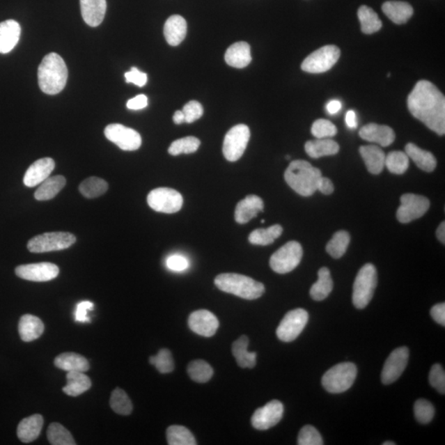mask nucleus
<instances>
[{
	"mask_svg": "<svg viewBox=\"0 0 445 445\" xmlns=\"http://www.w3.org/2000/svg\"><path fill=\"white\" fill-rule=\"evenodd\" d=\"M407 107L415 118L439 136L445 134V97L430 81L421 80L407 98Z\"/></svg>",
	"mask_w": 445,
	"mask_h": 445,
	"instance_id": "obj_1",
	"label": "nucleus"
},
{
	"mask_svg": "<svg viewBox=\"0 0 445 445\" xmlns=\"http://www.w3.org/2000/svg\"><path fill=\"white\" fill-rule=\"evenodd\" d=\"M68 79V69L64 60L56 53L44 57L38 68V84L42 91L55 95L65 88Z\"/></svg>",
	"mask_w": 445,
	"mask_h": 445,
	"instance_id": "obj_2",
	"label": "nucleus"
},
{
	"mask_svg": "<svg viewBox=\"0 0 445 445\" xmlns=\"http://www.w3.org/2000/svg\"><path fill=\"white\" fill-rule=\"evenodd\" d=\"M322 175L321 171L304 160L291 162L285 173L288 185L302 196H310L318 191V184Z\"/></svg>",
	"mask_w": 445,
	"mask_h": 445,
	"instance_id": "obj_3",
	"label": "nucleus"
},
{
	"mask_svg": "<svg viewBox=\"0 0 445 445\" xmlns=\"http://www.w3.org/2000/svg\"><path fill=\"white\" fill-rule=\"evenodd\" d=\"M214 284L220 290L249 300L257 299L265 293L263 283L236 273L220 274Z\"/></svg>",
	"mask_w": 445,
	"mask_h": 445,
	"instance_id": "obj_4",
	"label": "nucleus"
},
{
	"mask_svg": "<svg viewBox=\"0 0 445 445\" xmlns=\"http://www.w3.org/2000/svg\"><path fill=\"white\" fill-rule=\"evenodd\" d=\"M357 376V368L354 364L340 363L325 373L322 384L328 393H341L352 388Z\"/></svg>",
	"mask_w": 445,
	"mask_h": 445,
	"instance_id": "obj_5",
	"label": "nucleus"
},
{
	"mask_svg": "<svg viewBox=\"0 0 445 445\" xmlns=\"http://www.w3.org/2000/svg\"><path fill=\"white\" fill-rule=\"evenodd\" d=\"M377 282V270L374 265L368 263L359 270L353 286L354 307L359 309L367 307L374 296Z\"/></svg>",
	"mask_w": 445,
	"mask_h": 445,
	"instance_id": "obj_6",
	"label": "nucleus"
},
{
	"mask_svg": "<svg viewBox=\"0 0 445 445\" xmlns=\"http://www.w3.org/2000/svg\"><path fill=\"white\" fill-rule=\"evenodd\" d=\"M75 242L76 237L70 233H46L31 238L28 249L34 253H48L69 249Z\"/></svg>",
	"mask_w": 445,
	"mask_h": 445,
	"instance_id": "obj_7",
	"label": "nucleus"
},
{
	"mask_svg": "<svg viewBox=\"0 0 445 445\" xmlns=\"http://www.w3.org/2000/svg\"><path fill=\"white\" fill-rule=\"evenodd\" d=\"M302 258V246L298 242H288L272 256L270 266L278 274L289 273L299 266Z\"/></svg>",
	"mask_w": 445,
	"mask_h": 445,
	"instance_id": "obj_8",
	"label": "nucleus"
},
{
	"mask_svg": "<svg viewBox=\"0 0 445 445\" xmlns=\"http://www.w3.org/2000/svg\"><path fill=\"white\" fill-rule=\"evenodd\" d=\"M340 56V49L334 45H328L310 54L303 61L301 68L308 73H325L336 64Z\"/></svg>",
	"mask_w": 445,
	"mask_h": 445,
	"instance_id": "obj_9",
	"label": "nucleus"
},
{
	"mask_svg": "<svg viewBox=\"0 0 445 445\" xmlns=\"http://www.w3.org/2000/svg\"><path fill=\"white\" fill-rule=\"evenodd\" d=\"M147 201L153 210L165 214L178 212L183 205L182 195L174 189L167 187L154 189L148 195Z\"/></svg>",
	"mask_w": 445,
	"mask_h": 445,
	"instance_id": "obj_10",
	"label": "nucleus"
},
{
	"mask_svg": "<svg viewBox=\"0 0 445 445\" xmlns=\"http://www.w3.org/2000/svg\"><path fill=\"white\" fill-rule=\"evenodd\" d=\"M250 130L247 125L240 124L228 130L224 137L223 154L229 162H236L244 154L250 139Z\"/></svg>",
	"mask_w": 445,
	"mask_h": 445,
	"instance_id": "obj_11",
	"label": "nucleus"
},
{
	"mask_svg": "<svg viewBox=\"0 0 445 445\" xmlns=\"http://www.w3.org/2000/svg\"><path fill=\"white\" fill-rule=\"evenodd\" d=\"M309 321V313L306 310L297 309L286 313L277 327L278 338L284 343H291L298 337Z\"/></svg>",
	"mask_w": 445,
	"mask_h": 445,
	"instance_id": "obj_12",
	"label": "nucleus"
},
{
	"mask_svg": "<svg viewBox=\"0 0 445 445\" xmlns=\"http://www.w3.org/2000/svg\"><path fill=\"white\" fill-rule=\"evenodd\" d=\"M105 136L125 151L137 150L141 146L142 139L136 130L120 124H111L104 130Z\"/></svg>",
	"mask_w": 445,
	"mask_h": 445,
	"instance_id": "obj_13",
	"label": "nucleus"
},
{
	"mask_svg": "<svg viewBox=\"0 0 445 445\" xmlns=\"http://www.w3.org/2000/svg\"><path fill=\"white\" fill-rule=\"evenodd\" d=\"M430 208V201L423 196L405 194L401 197V205L397 211L399 222L407 224L419 219Z\"/></svg>",
	"mask_w": 445,
	"mask_h": 445,
	"instance_id": "obj_14",
	"label": "nucleus"
},
{
	"mask_svg": "<svg viewBox=\"0 0 445 445\" xmlns=\"http://www.w3.org/2000/svg\"><path fill=\"white\" fill-rule=\"evenodd\" d=\"M284 414V406L282 403L273 400L263 407L256 410L251 417V425L255 429L266 430L276 426Z\"/></svg>",
	"mask_w": 445,
	"mask_h": 445,
	"instance_id": "obj_15",
	"label": "nucleus"
},
{
	"mask_svg": "<svg viewBox=\"0 0 445 445\" xmlns=\"http://www.w3.org/2000/svg\"><path fill=\"white\" fill-rule=\"evenodd\" d=\"M409 359V350L405 346L395 349L385 361L382 370L381 380L384 384L394 383L403 375L407 368Z\"/></svg>",
	"mask_w": 445,
	"mask_h": 445,
	"instance_id": "obj_16",
	"label": "nucleus"
},
{
	"mask_svg": "<svg viewBox=\"0 0 445 445\" xmlns=\"http://www.w3.org/2000/svg\"><path fill=\"white\" fill-rule=\"evenodd\" d=\"M16 275L24 280L34 282H46L59 275L60 270L51 263H40L22 265L15 269Z\"/></svg>",
	"mask_w": 445,
	"mask_h": 445,
	"instance_id": "obj_17",
	"label": "nucleus"
},
{
	"mask_svg": "<svg viewBox=\"0 0 445 445\" xmlns=\"http://www.w3.org/2000/svg\"><path fill=\"white\" fill-rule=\"evenodd\" d=\"M188 326L195 334L210 337L217 334L219 322L214 314L208 310L201 309L191 314L188 318Z\"/></svg>",
	"mask_w": 445,
	"mask_h": 445,
	"instance_id": "obj_18",
	"label": "nucleus"
},
{
	"mask_svg": "<svg viewBox=\"0 0 445 445\" xmlns=\"http://www.w3.org/2000/svg\"><path fill=\"white\" fill-rule=\"evenodd\" d=\"M55 167V161L51 158L40 159L34 162L24 175V185L29 187L39 185L49 177Z\"/></svg>",
	"mask_w": 445,
	"mask_h": 445,
	"instance_id": "obj_19",
	"label": "nucleus"
},
{
	"mask_svg": "<svg viewBox=\"0 0 445 445\" xmlns=\"http://www.w3.org/2000/svg\"><path fill=\"white\" fill-rule=\"evenodd\" d=\"M359 134L365 141L379 143L383 147L392 145L396 138L392 128L388 125L375 123L366 125L359 130Z\"/></svg>",
	"mask_w": 445,
	"mask_h": 445,
	"instance_id": "obj_20",
	"label": "nucleus"
},
{
	"mask_svg": "<svg viewBox=\"0 0 445 445\" xmlns=\"http://www.w3.org/2000/svg\"><path fill=\"white\" fill-rule=\"evenodd\" d=\"M264 202L258 196L250 195L238 202L235 209V220L238 224H246L263 212Z\"/></svg>",
	"mask_w": 445,
	"mask_h": 445,
	"instance_id": "obj_21",
	"label": "nucleus"
},
{
	"mask_svg": "<svg viewBox=\"0 0 445 445\" xmlns=\"http://www.w3.org/2000/svg\"><path fill=\"white\" fill-rule=\"evenodd\" d=\"M80 7L83 19L88 26L95 28L104 19L106 0H80Z\"/></svg>",
	"mask_w": 445,
	"mask_h": 445,
	"instance_id": "obj_22",
	"label": "nucleus"
},
{
	"mask_svg": "<svg viewBox=\"0 0 445 445\" xmlns=\"http://www.w3.org/2000/svg\"><path fill=\"white\" fill-rule=\"evenodd\" d=\"M21 26L15 20L0 22V53L7 54L13 51L19 42Z\"/></svg>",
	"mask_w": 445,
	"mask_h": 445,
	"instance_id": "obj_23",
	"label": "nucleus"
},
{
	"mask_svg": "<svg viewBox=\"0 0 445 445\" xmlns=\"http://www.w3.org/2000/svg\"><path fill=\"white\" fill-rule=\"evenodd\" d=\"M187 31V21L180 15H173L166 21L164 33L170 46L177 47L185 39Z\"/></svg>",
	"mask_w": 445,
	"mask_h": 445,
	"instance_id": "obj_24",
	"label": "nucleus"
},
{
	"mask_svg": "<svg viewBox=\"0 0 445 445\" xmlns=\"http://www.w3.org/2000/svg\"><path fill=\"white\" fill-rule=\"evenodd\" d=\"M43 417L35 414L24 418L17 426V437L24 443H31L38 438L43 427Z\"/></svg>",
	"mask_w": 445,
	"mask_h": 445,
	"instance_id": "obj_25",
	"label": "nucleus"
},
{
	"mask_svg": "<svg viewBox=\"0 0 445 445\" xmlns=\"http://www.w3.org/2000/svg\"><path fill=\"white\" fill-rule=\"evenodd\" d=\"M224 59L227 64L233 68H245L251 61L249 45L244 42L233 44L227 49Z\"/></svg>",
	"mask_w": 445,
	"mask_h": 445,
	"instance_id": "obj_26",
	"label": "nucleus"
},
{
	"mask_svg": "<svg viewBox=\"0 0 445 445\" xmlns=\"http://www.w3.org/2000/svg\"><path fill=\"white\" fill-rule=\"evenodd\" d=\"M45 327L38 317L26 314L20 318L19 331L21 339L25 343L37 340L43 334Z\"/></svg>",
	"mask_w": 445,
	"mask_h": 445,
	"instance_id": "obj_27",
	"label": "nucleus"
},
{
	"mask_svg": "<svg viewBox=\"0 0 445 445\" xmlns=\"http://www.w3.org/2000/svg\"><path fill=\"white\" fill-rule=\"evenodd\" d=\"M384 15L396 24H404L413 15L411 4L402 1H388L382 6Z\"/></svg>",
	"mask_w": 445,
	"mask_h": 445,
	"instance_id": "obj_28",
	"label": "nucleus"
},
{
	"mask_svg": "<svg viewBox=\"0 0 445 445\" xmlns=\"http://www.w3.org/2000/svg\"><path fill=\"white\" fill-rule=\"evenodd\" d=\"M362 159L365 161L368 172L372 174H380L385 166V154L380 147L366 146L359 148Z\"/></svg>",
	"mask_w": 445,
	"mask_h": 445,
	"instance_id": "obj_29",
	"label": "nucleus"
},
{
	"mask_svg": "<svg viewBox=\"0 0 445 445\" xmlns=\"http://www.w3.org/2000/svg\"><path fill=\"white\" fill-rule=\"evenodd\" d=\"M249 344V337L242 336L233 343L232 346L233 357H235L237 365L241 368H253L257 364V354L249 352L247 350Z\"/></svg>",
	"mask_w": 445,
	"mask_h": 445,
	"instance_id": "obj_30",
	"label": "nucleus"
},
{
	"mask_svg": "<svg viewBox=\"0 0 445 445\" xmlns=\"http://www.w3.org/2000/svg\"><path fill=\"white\" fill-rule=\"evenodd\" d=\"M405 153L408 158H411L417 167L425 172H433L437 165L435 156L430 152L422 150L414 143H409L406 146Z\"/></svg>",
	"mask_w": 445,
	"mask_h": 445,
	"instance_id": "obj_31",
	"label": "nucleus"
},
{
	"mask_svg": "<svg viewBox=\"0 0 445 445\" xmlns=\"http://www.w3.org/2000/svg\"><path fill=\"white\" fill-rule=\"evenodd\" d=\"M54 363L57 368L67 372L80 371L84 373L88 371L90 368L89 362L86 358L73 352L59 354Z\"/></svg>",
	"mask_w": 445,
	"mask_h": 445,
	"instance_id": "obj_32",
	"label": "nucleus"
},
{
	"mask_svg": "<svg viewBox=\"0 0 445 445\" xmlns=\"http://www.w3.org/2000/svg\"><path fill=\"white\" fill-rule=\"evenodd\" d=\"M339 150L338 143L329 138L317 139L316 141H310L305 143V151L313 159L335 155Z\"/></svg>",
	"mask_w": 445,
	"mask_h": 445,
	"instance_id": "obj_33",
	"label": "nucleus"
},
{
	"mask_svg": "<svg viewBox=\"0 0 445 445\" xmlns=\"http://www.w3.org/2000/svg\"><path fill=\"white\" fill-rule=\"evenodd\" d=\"M67 384L63 391L71 397H77L91 388V380L84 372L70 371L66 375Z\"/></svg>",
	"mask_w": 445,
	"mask_h": 445,
	"instance_id": "obj_34",
	"label": "nucleus"
},
{
	"mask_svg": "<svg viewBox=\"0 0 445 445\" xmlns=\"http://www.w3.org/2000/svg\"><path fill=\"white\" fill-rule=\"evenodd\" d=\"M65 184L66 179L61 175L49 177L40 183V186L36 191L35 199L40 201L53 199L65 187Z\"/></svg>",
	"mask_w": 445,
	"mask_h": 445,
	"instance_id": "obj_35",
	"label": "nucleus"
},
{
	"mask_svg": "<svg viewBox=\"0 0 445 445\" xmlns=\"http://www.w3.org/2000/svg\"><path fill=\"white\" fill-rule=\"evenodd\" d=\"M334 289V281L329 270L322 267L318 271V280L310 289V295L315 301H322L327 298Z\"/></svg>",
	"mask_w": 445,
	"mask_h": 445,
	"instance_id": "obj_36",
	"label": "nucleus"
},
{
	"mask_svg": "<svg viewBox=\"0 0 445 445\" xmlns=\"http://www.w3.org/2000/svg\"><path fill=\"white\" fill-rule=\"evenodd\" d=\"M358 17L361 22L362 33L373 34L382 29V21L373 8L363 6L359 8Z\"/></svg>",
	"mask_w": 445,
	"mask_h": 445,
	"instance_id": "obj_37",
	"label": "nucleus"
},
{
	"mask_svg": "<svg viewBox=\"0 0 445 445\" xmlns=\"http://www.w3.org/2000/svg\"><path fill=\"white\" fill-rule=\"evenodd\" d=\"M283 228L275 224L267 228H258L250 233L249 240L251 244L267 246L273 244L282 235Z\"/></svg>",
	"mask_w": 445,
	"mask_h": 445,
	"instance_id": "obj_38",
	"label": "nucleus"
},
{
	"mask_svg": "<svg viewBox=\"0 0 445 445\" xmlns=\"http://www.w3.org/2000/svg\"><path fill=\"white\" fill-rule=\"evenodd\" d=\"M79 192L84 197L93 199L105 194L109 184L102 178L91 177L85 179L79 185Z\"/></svg>",
	"mask_w": 445,
	"mask_h": 445,
	"instance_id": "obj_39",
	"label": "nucleus"
},
{
	"mask_svg": "<svg viewBox=\"0 0 445 445\" xmlns=\"http://www.w3.org/2000/svg\"><path fill=\"white\" fill-rule=\"evenodd\" d=\"M167 439L169 445H196L194 435L186 427L171 426L167 430Z\"/></svg>",
	"mask_w": 445,
	"mask_h": 445,
	"instance_id": "obj_40",
	"label": "nucleus"
},
{
	"mask_svg": "<svg viewBox=\"0 0 445 445\" xmlns=\"http://www.w3.org/2000/svg\"><path fill=\"white\" fill-rule=\"evenodd\" d=\"M187 373L193 381L201 384L210 381L214 375L212 367L201 359H197L189 364Z\"/></svg>",
	"mask_w": 445,
	"mask_h": 445,
	"instance_id": "obj_41",
	"label": "nucleus"
},
{
	"mask_svg": "<svg viewBox=\"0 0 445 445\" xmlns=\"http://www.w3.org/2000/svg\"><path fill=\"white\" fill-rule=\"evenodd\" d=\"M350 241V237L348 232H336L327 245V253L334 258H341L348 250Z\"/></svg>",
	"mask_w": 445,
	"mask_h": 445,
	"instance_id": "obj_42",
	"label": "nucleus"
},
{
	"mask_svg": "<svg viewBox=\"0 0 445 445\" xmlns=\"http://www.w3.org/2000/svg\"><path fill=\"white\" fill-rule=\"evenodd\" d=\"M110 406L119 415L128 416L133 411L132 401L123 389H116L111 393Z\"/></svg>",
	"mask_w": 445,
	"mask_h": 445,
	"instance_id": "obj_43",
	"label": "nucleus"
},
{
	"mask_svg": "<svg viewBox=\"0 0 445 445\" xmlns=\"http://www.w3.org/2000/svg\"><path fill=\"white\" fill-rule=\"evenodd\" d=\"M47 439L53 445H75L76 442L70 431L60 423L49 425L47 430Z\"/></svg>",
	"mask_w": 445,
	"mask_h": 445,
	"instance_id": "obj_44",
	"label": "nucleus"
},
{
	"mask_svg": "<svg viewBox=\"0 0 445 445\" xmlns=\"http://www.w3.org/2000/svg\"><path fill=\"white\" fill-rule=\"evenodd\" d=\"M385 166L390 173L403 174L409 167V158L406 153L402 151L390 152L385 157Z\"/></svg>",
	"mask_w": 445,
	"mask_h": 445,
	"instance_id": "obj_45",
	"label": "nucleus"
},
{
	"mask_svg": "<svg viewBox=\"0 0 445 445\" xmlns=\"http://www.w3.org/2000/svg\"><path fill=\"white\" fill-rule=\"evenodd\" d=\"M201 146L199 139L194 136H187L177 139L172 143L169 148L171 155L177 156L181 154H192L197 151Z\"/></svg>",
	"mask_w": 445,
	"mask_h": 445,
	"instance_id": "obj_46",
	"label": "nucleus"
},
{
	"mask_svg": "<svg viewBox=\"0 0 445 445\" xmlns=\"http://www.w3.org/2000/svg\"><path fill=\"white\" fill-rule=\"evenodd\" d=\"M150 363L155 366L161 374H169L174 370V361L170 350L162 349L157 356L150 358Z\"/></svg>",
	"mask_w": 445,
	"mask_h": 445,
	"instance_id": "obj_47",
	"label": "nucleus"
},
{
	"mask_svg": "<svg viewBox=\"0 0 445 445\" xmlns=\"http://www.w3.org/2000/svg\"><path fill=\"white\" fill-rule=\"evenodd\" d=\"M414 413L416 420L421 424H428L435 416V407L426 399H419L415 403Z\"/></svg>",
	"mask_w": 445,
	"mask_h": 445,
	"instance_id": "obj_48",
	"label": "nucleus"
},
{
	"mask_svg": "<svg viewBox=\"0 0 445 445\" xmlns=\"http://www.w3.org/2000/svg\"><path fill=\"white\" fill-rule=\"evenodd\" d=\"M311 132L317 139H327L336 136L337 128L330 120L318 119L314 121Z\"/></svg>",
	"mask_w": 445,
	"mask_h": 445,
	"instance_id": "obj_49",
	"label": "nucleus"
},
{
	"mask_svg": "<svg viewBox=\"0 0 445 445\" xmlns=\"http://www.w3.org/2000/svg\"><path fill=\"white\" fill-rule=\"evenodd\" d=\"M322 435L312 426H305L301 429L298 437L299 445H322Z\"/></svg>",
	"mask_w": 445,
	"mask_h": 445,
	"instance_id": "obj_50",
	"label": "nucleus"
},
{
	"mask_svg": "<svg viewBox=\"0 0 445 445\" xmlns=\"http://www.w3.org/2000/svg\"><path fill=\"white\" fill-rule=\"evenodd\" d=\"M429 381L431 386L438 391L439 393H445V372L442 366L435 364L431 368Z\"/></svg>",
	"mask_w": 445,
	"mask_h": 445,
	"instance_id": "obj_51",
	"label": "nucleus"
},
{
	"mask_svg": "<svg viewBox=\"0 0 445 445\" xmlns=\"http://www.w3.org/2000/svg\"><path fill=\"white\" fill-rule=\"evenodd\" d=\"M182 112L185 116V123H192L203 116L204 109L199 102L191 101L184 106Z\"/></svg>",
	"mask_w": 445,
	"mask_h": 445,
	"instance_id": "obj_52",
	"label": "nucleus"
},
{
	"mask_svg": "<svg viewBox=\"0 0 445 445\" xmlns=\"http://www.w3.org/2000/svg\"><path fill=\"white\" fill-rule=\"evenodd\" d=\"M127 83H132L138 87H143L147 84L148 76L146 73L139 71L136 67H132L130 71L125 74Z\"/></svg>",
	"mask_w": 445,
	"mask_h": 445,
	"instance_id": "obj_53",
	"label": "nucleus"
},
{
	"mask_svg": "<svg viewBox=\"0 0 445 445\" xmlns=\"http://www.w3.org/2000/svg\"><path fill=\"white\" fill-rule=\"evenodd\" d=\"M94 305L90 301H83L80 302L75 311V320L79 322H89L90 318L88 316V312L92 311Z\"/></svg>",
	"mask_w": 445,
	"mask_h": 445,
	"instance_id": "obj_54",
	"label": "nucleus"
},
{
	"mask_svg": "<svg viewBox=\"0 0 445 445\" xmlns=\"http://www.w3.org/2000/svg\"><path fill=\"white\" fill-rule=\"evenodd\" d=\"M167 266L174 272H182L189 267V263L186 258L181 255L171 256L167 260Z\"/></svg>",
	"mask_w": 445,
	"mask_h": 445,
	"instance_id": "obj_55",
	"label": "nucleus"
},
{
	"mask_svg": "<svg viewBox=\"0 0 445 445\" xmlns=\"http://www.w3.org/2000/svg\"><path fill=\"white\" fill-rule=\"evenodd\" d=\"M130 110L138 111L146 109L148 106V97L143 94L130 99L127 104Z\"/></svg>",
	"mask_w": 445,
	"mask_h": 445,
	"instance_id": "obj_56",
	"label": "nucleus"
},
{
	"mask_svg": "<svg viewBox=\"0 0 445 445\" xmlns=\"http://www.w3.org/2000/svg\"><path fill=\"white\" fill-rule=\"evenodd\" d=\"M431 316L439 325L445 326V304L444 303L435 305L430 310Z\"/></svg>",
	"mask_w": 445,
	"mask_h": 445,
	"instance_id": "obj_57",
	"label": "nucleus"
},
{
	"mask_svg": "<svg viewBox=\"0 0 445 445\" xmlns=\"http://www.w3.org/2000/svg\"><path fill=\"white\" fill-rule=\"evenodd\" d=\"M318 191L325 195H331L334 192V183L330 179L322 176L318 184Z\"/></svg>",
	"mask_w": 445,
	"mask_h": 445,
	"instance_id": "obj_58",
	"label": "nucleus"
},
{
	"mask_svg": "<svg viewBox=\"0 0 445 445\" xmlns=\"http://www.w3.org/2000/svg\"><path fill=\"white\" fill-rule=\"evenodd\" d=\"M345 123L350 129H356L358 127L357 116L353 110L348 111L345 115Z\"/></svg>",
	"mask_w": 445,
	"mask_h": 445,
	"instance_id": "obj_59",
	"label": "nucleus"
},
{
	"mask_svg": "<svg viewBox=\"0 0 445 445\" xmlns=\"http://www.w3.org/2000/svg\"><path fill=\"white\" fill-rule=\"evenodd\" d=\"M341 107H343V105H341V102L340 101L332 100L327 103V111L328 114L331 115H335L336 114H338V112L341 109Z\"/></svg>",
	"mask_w": 445,
	"mask_h": 445,
	"instance_id": "obj_60",
	"label": "nucleus"
},
{
	"mask_svg": "<svg viewBox=\"0 0 445 445\" xmlns=\"http://www.w3.org/2000/svg\"><path fill=\"white\" fill-rule=\"evenodd\" d=\"M436 235H437L438 240L444 244L445 242V224L442 222L439 224V226L436 231Z\"/></svg>",
	"mask_w": 445,
	"mask_h": 445,
	"instance_id": "obj_61",
	"label": "nucleus"
},
{
	"mask_svg": "<svg viewBox=\"0 0 445 445\" xmlns=\"http://www.w3.org/2000/svg\"><path fill=\"white\" fill-rule=\"evenodd\" d=\"M173 121L175 124L180 125L185 123V116H184L182 111H177L173 115Z\"/></svg>",
	"mask_w": 445,
	"mask_h": 445,
	"instance_id": "obj_62",
	"label": "nucleus"
},
{
	"mask_svg": "<svg viewBox=\"0 0 445 445\" xmlns=\"http://www.w3.org/2000/svg\"><path fill=\"white\" fill-rule=\"evenodd\" d=\"M396 444L394 442H387L385 443H384V445H395Z\"/></svg>",
	"mask_w": 445,
	"mask_h": 445,
	"instance_id": "obj_63",
	"label": "nucleus"
}]
</instances>
